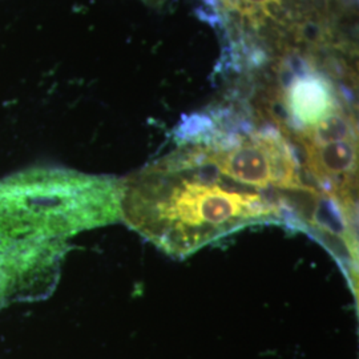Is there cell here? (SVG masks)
<instances>
[{
  "mask_svg": "<svg viewBox=\"0 0 359 359\" xmlns=\"http://www.w3.org/2000/svg\"><path fill=\"white\" fill-rule=\"evenodd\" d=\"M289 216L283 194L226 177L197 144L121 180V221L175 258H187L246 226L283 222Z\"/></svg>",
  "mask_w": 359,
  "mask_h": 359,
  "instance_id": "1",
  "label": "cell"
},
{
  "mask_svg": "<svg viewBox=\"0 0 359 359\" xmlns=\"http://www.w3.org/2000/svg\"><path fill=\"white\" fill-rule=\"evenodd\" d=\"M121 221V180L63 168L0 179V228L63 240Z\"/></svg>",
  "mask_w": 359,
  "mask_h": 359,
  "instance_id": "2",
  "label": "cell"
},
{
  "mask_svg": "<svg viewBox=\"0 0 359 359\" xmlns=\"http://www.w3.org/2000/svg\"><path fill=\"white\" fill-rule=\"evenodd\" d=\"M192 142L201 147L222 175L245 187L278 194L316 189L304 180L301 163L280 129H261L231 137L209 136Z\"/></svg>",
  "mask_w": 359,
  "mask_h": 359,
  "instance_id": "3",
  "label": "cell"
},
{
  "mask_svg": "<svg viewBox=\"0 0 359 359\" xmlns=\"http://www.w3.org/2000/svg\"><path fill=\"white\" fill-rule=\"evenodd\" d=\"M67 252L63 240L0 228V309L51 295Z\"/></svg>",
  "mask_w": 359,
  "mask_h": 359,
  "instance_id": "4",
  "label": "cell"
},
{
  "mask_svg": "<svg viewBox=\"0 0 359 359\" xmlns=\"http://www.w3.org/2000/svg\"><path fill=\"white\" fill-rule=\"evenodd\" d=\"M286 127L292 133L311 128L337 112L342 104L333 84L321 74H298L290 79L283 97Z\"/></svg>",
  "mask_w": 359,
  "mask_h": 359,
  "instance_id": "5",
  "label": "cell"
},
{
  "mask_svg": "<svg viewBox=\"0 0 359 359\" xmlns=\"http://www.w3.org/2000/svg\"><path fill=\"white\" fill-rule=\"evenodd\" d=\"M222 4L233 13L241 15L248 20H259L268 16L270 10L280 4L281 0H221Z\"/></svg>",
  "mask_w": 359,
  "mask_h": 359,
  "instance_id": "6",
  "label": "cell"
}]
</instances>
